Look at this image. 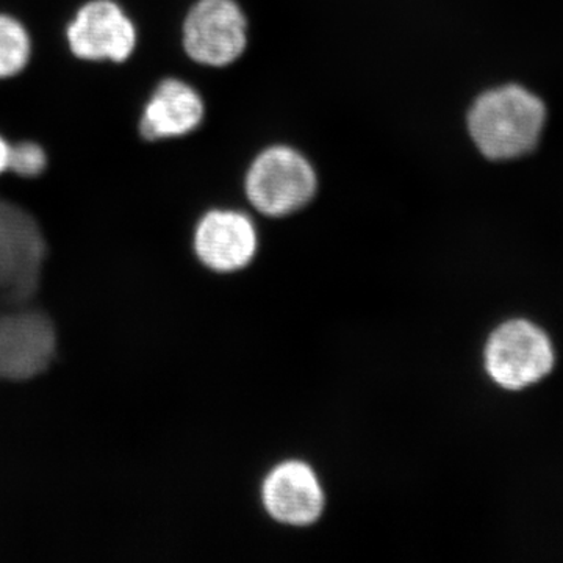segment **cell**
I'll return each instance as SVG.
<instances>
[{
    "label": "cell",
    "instance_id": "1",
    "mask_svg": "<svg viewBox=\"0 0 563 563\" xmlns=\"http://www.w3.org/2000/svg\"><path fill=\"white\" fill-rule=\"evenodd\" d=\"M544 121V103L520 85L481 92L465 118L474 147L493 162L515 161L536 150Z\"/></svg>",
    "mask_w": 563,
    "mask_h": 563
},
{
    "label": "cell",
    "instance_id": "2",
    "mask_svg": "<svg viewBox=\"0 0 563 563\" xmlns=\"http://www.w3.org/2000/svg\"><path fill=\"white\" fill-rule=\"evenodd\" d=\"M320 190L312 158L295 144L277 141L252 155L243 173V192L258 213L284 218L309 206Z\"/></svg>",
    "mask_w": 563,
    "mask_h": 563
},
{
    "label": "cell",
    "instance_id": "3",
    "mask_svg": "<svg viewBox=\"0 0 563 563\" xmlns=\"http://www.w3.org/2000/svg\"><path fill=\"white\" fill-rule=\"evenodd\" d=\"M250 35V18L240 0H195L181 20V49L202 68L222 69L242 60Z\"/></svg>",
    "mask_w": 563,
    "mask_h": 563
},
{
    "label": "cell",
    "instance_id": "4",
    "mask_svg": "<svg viewBox=\"0 0 563 563\" xmlns=\"http://www.w3.org/2000/svg\"><path fill=\"white\" fill-rule=\"evenodd\" d=\"M554 363L550 336L528 320L504 322L485 346L488 376L506 390H523L540 383L553 372Z\"/></svg>",
    "mask_w": 563,
    "mask_h": 563
},
{
    "label": "cell",
    "instance_id": "5",
    "mask_svg": "<svg viewBox=\"0 0 563 563\" xmlns=\"http://www.w3.org/2000/svg\"><path fill=\"white\" fill-rule=\"evenodd\" d=\"M74 57L91 63L128 62L139 43V31L117 0H85L65 29Z\"/></svg>",
    "mask_w": 563,
    "mask_h": 563
},
{
    "label": "cell",
    "instance_id": "6",
    "mask_svg": "<svg viewBox=\"0 0 563 563\" xmlns=\"http://www.w3.org/2000/svg\"><path fill=\"white\" fill-rule=\"evenodd\" d=\"M206 118L202 92L179 76H165L147 96L139 120L144 141L179 140L201 128Z\"/></svg>",
    "mask_w": 563,
    "mask_h": 563
},
{
    "label": "cell",
    "instance_id": "7",
    "mask_svg": "<svg viewBox=\"0 0 563 563\" xmlns=\"http://www.w3.org/2000/svg\"><path fill=\"white\" fill-rule=\"evenodd\" d=\"M192 244L203 265L214 272H236L254 257L257 232L242 211L213 209L196 225Z\"/></svg>",
    "mask_w": 563,
    "mask_h": 563
},
{
    "label": "cell",
    "instance_id": "8",
    "mask_svg": "<svg viewBox=\"0 0 563 563\" xmlns=\"http://www.w3.org/2000/svg\"><path fill=\"white\" fill-rule=\"evenodd\" d=\"M263 501L282 523L303 526L320 517L324 496L312 470L303 463L290 462L269 474L263 485Z\"/></svg>",
    "mask_w": 563,
    "mask_h": 563
},
{
    "label": "cell",
    "instance_id": "9",
    "mask_svg": "<svg viewBox=\"0 0 563 563\" xmlns=\"http://www.w3.org/2000/svg\"><path fill=\"white\" fill-rule=\"evenodd\" d=\"M32 57L27 27L13 14L0 11V80L18 76Z\"/></svg>",
    "mask_w": 563,
    "mask_h": 563
},
{
    "label": "cell",
    "instance_id": "10",
    "mask_svg": "<svg viewBox=\"0 0 563 563\" xmlns=\"http://www.w3.org/2000/svg\"><path fill=\"white\" fill-rule=\"evenodd\" d=\"M49 166V154L40 141L22 139L11 141L9 172L21 179H36Z\"/></svg>",
    "mask_w": 563,
    "mask_h": 563
},
{
    "label": "cell",
    "instance_id": "11",
    "mask_svg": "<svg viewBox=\"0 0 563 563\" xmlns=\"http://www.w3.org/2000/svg\"><path fill=\"white\" fill-rule=\"evenodd\" d=\"M10 141L0 133V176L9 172Z\"/></svg>",
    "mask_w": 563,
    "mask_h": 563
}]
</instances>
